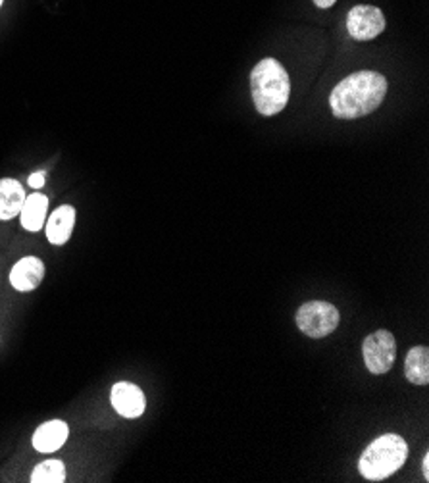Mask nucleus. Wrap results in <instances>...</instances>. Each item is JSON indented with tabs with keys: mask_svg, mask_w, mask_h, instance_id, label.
Returning a JSON list of instances; mask_svg holds the SVG:
<instances>
[{
	"mask_svg": "<svg viewBox=\"0 0 429 483\" xmlns=\"http://www.w3.org/2000/svg\"><path fill=\"white\" fill-rule=\"evenodd\" d=\"M73 226H76V209L70 207V204H64V207L56 209L51 214L49 224H47L49 243H52L56 246L68 243V239L71 237Z\"/></svg>",
	"mask_w": 429,
	"mask_h": 483,
	"instance_id": "9d476101",
	"label": "nucleus"
},
{
	"mask_svg": "<svg viewBox=\"0 0 429 483\" xmlns=\"http://www.w3.org/2000/svg\"><path fill=\"white\" fill-rule=\"evenodd\" d=\"M44 181H47V172H33L32 175H29V187H33V189H41L44 187Z\"/></svg>",
	"mask_w": 429,
	"mask_h": 483,
	"instance_id": "2eb2a0df",
	"label": "nucleus"
},
{
	"mask_svg": "<svg viewBox=\"0 0 429 483\" xmlns=\"http://www.w3.org/2000/svg\"><path fill=\"white\" fill-rule=\"evenodd\" d=\"M335 3H337V0H314V5L318 8H331Z\"/></svg>",
	"mask_w": 429,
	"mask_h": 483,
	"instance_id": "dca6fc26",
	"label": "nucleus"
},
{
	"mask_svg": "<svg viewBox=\"0 0 429 483\" xmlns=\"http://www.w3.org/2000/svg\"><path fill=\"white\" fill-rule=\"evenodd\" d=\"M405 376L414 385L429 384V348L420 345L412 347L405 360Z\"/></svg>",
	"mask_w": 429,
	"mask_h": 483,
	"instance_id": "ddd939ff",
	"label": "nucleus"
},
{
	"mask_svg": "<svg viewBox=\"0 0 429 483\" xmlns=\"http://www.w3.org/2000/svg\"><path fill=\"white\" fill-rule=\"evenodd\" d=\"M422 472H424V478L429 479V455H425L422 460Z\"/></svg>",
	"mask_w": 429,
	"mask_h": 483,
	"instance_id": "f3484780",
	"label": "nucleus"
},
{
	"mask_svg": "<svg viewBox=\"0 0 429 483\" xmlns=\"http://www.w3.org/2000/svg\"><path fill=\"white\" fill-rule=\"evenodd\" d=\"M47 212H49V199L33 193L32 197H25V202L20 212V219L23 229L37 233L44 228V222H47Z\"/></svg>",
	"mask_w": 429,
	"mask_h": 483,
	"instance_id": "9b49d317",
	"label": "nucleus"
},
{
	"mask_svg": "<svg viewBox=\"0 0 429 483\" xmlns=\"http://www.w3.org/2000/svg\"><path fill=\"white\" fill-rule=\"evenodd\" d=\"M68 435L70 428L66 422L62 420L44 422L33 433V447L39 452H54L68 441Z\"/></svg>",
	"mask_w": 429,
	"mask_h": 483,
	"instance_id": "1a4fd4ad",
	"label": "nucleus"
},
{
	"mask_svg": "<svg viewBox=\"0 0 429 483\" xmlns=\"http://www.w3.org/2000/svg\"><path fill=\"white\" fill-rule=\"evenodd\" d=\"M250 91L262 116H275L287 107L291 79L287 70L275 58H264L250 73Z\"/></svg>",
	"mask_w": 429,
	"mask_h": 483,
	"instance_id": "f03ea898",
	"label": "nucleus"
},
{
	"mask_svg": "<svg viewBox=\"0 0 429 483\" xmlns=\"http://www.w3.org/2000/svg\"><path fill=\"white\" fill-rule=\"evenodd\" d=\"M362 355L366 368L372 374H387L396 358V341L387 330H378L369 333L362 345Z\"/></svg>",
	"mask_w": 429,
	"mask_h": 483,
	"instance_id": "39448f33",
	"label": "nucleus"
},
{
	"mask_svg": "<svg viewBox=\"0 0 429 483\" xmlns=\"http://www.w3.org/2000/svg\"><path fill=\"white\" fill-rule=\"evenodd\" d=\"M3 3H5V0H0V6H3Z\"/></svg>",
	"mask_w": 429,
	"mask_h": 483,
	"instance_id": "a211bd4d",
	"label": "nucleus"
},
{
	"mask_svg": "<svg viewBox=\"0 0 429 483\" xmlns=\"http://www.w3.org/2000/svg\"><path fill=\"white\" fill-rule=\"evenodd\" d=\"M110 401H112L114 411L129 420L141 418L146 408V399L141 387L127 384V382H120L112 387Z\"/></svg>",
	"mask_w": 429,
	"mask_h": 483,
	"instance_id": "0eeeda50",
	"label": "nucleus"
},
{
	"mask_svg": "<svg viewBox=\"0 0 429 483\" xmlns=\"http://www.w3.org/2000/svg\"><path fill=\"white\" fill-rule=\"evenodd\" d=\"M387 20L383 12L372 5L354 6L347 16V29L352 39L357 41H372L383 33Z\"/></svg>",
	"mask_w": 429,
	"mask_h": 483,
	"instance_id": "423d86ee",
	"label": "nucleus"
},
{
	"mask_svg": "<svg viewBox=\"0 0 429 483\" xmlns=\"http://www.w3.org/2000/svg\"><path fill=\"white\" fill-rule=\"evenodd\" d=\"M341 321V314L331 302L325 301H310L303 304L297 312L299 330L312 339L328 338Z\"/></svg>",
	"mask_w": 429,
	"mask_h": 483,
	"instance_id": "20e7f679",
	"label": "nucleus"
},
{
	"mask_svg": "<svg viewBox=\"0 0 429 483\" xmlns=\"http://www.w3.org/2000/svg\"><path fill=\"white\" fill-rule=\"evenodd\" d=\"M408 459V445L401 435L386 433L369 443L359 460V472L364 479L381 481L403 468Z\"/></svg>",
	"mask_w": 429,
	"mask_h": 483,
	"instance_id": "7ed1b4c3",
	"label": "nucleus"
},
{
	"mask_svg": "<svg viewBox=\"0 0 429 483\" xmlns=\"http://www.w3.org/2000/svg\"><path fill=\"white\" fill-rule=\"evenodd\" d=\"M25 202V191L16 180H0V219L18 218Z\"/></svg>",
	"mask_w": 429,
	"mask_h": 483,
	"instance_id": "f8f14e48",
	"label": "nucleus"
},
{
	"mask_svg": "<svg viewBox=\"0 0 429 483\" xmlns=\"http://www.w3.org/2000/svg\"><path fill=\"white\" fill-rule=\"evenodd\" d=\"M387 79L378 71H357L335 85L330 107L339 120H357L379 108L387 95Z\"/></svg>",
	"mask_w": 429,
	"mask_h": 483,
	"instance_id": "f257e3e1",
	"label": "nucleus"
},
{
	"mask_svg": "<svg viewBox=\"0 0 429 483\" xmlns=\"http://www.w3.org/2000/svg\"><path fill=\"white\" fill-rule=\"evenodd\" d=\"M44 277V265L35 256H25L18 265H14L10 272V283L14 289L22 293L33 291L41 285Z\"/></svg>",
	"mask_w": 429,
	"mask_h": 483,
	"instance_id": "6e6552de",
	"label": "nucleus"
},
{
	"mask_svg": "<svg viewBox=\"0 0 429 483\" xmlns=\"http://www.w3.org/2000/svg\"><path fill=\"white\" fill-rule=\"evenodd\" d=\"M64 481H66V466L61 460L41 462L32 474V483H64Z\"/></svg>",
	"mask_w": 429,
	"mask_h": 483,
	"instance_id": "4468645a",
	"label": "nucleus"
}]
</instances>
